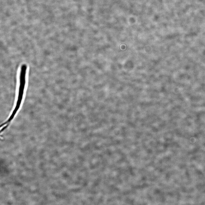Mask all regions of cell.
Here are the masks:
<instances>
[{
    "mask_svg": "<svg viewBox=\"0 0 205 205\" xmlns=\"http://www.w3.org/2000/svg\"><path fill=\"white\" fill-rule=\"evenodd\" d=\"M27 69L25 64L21 66L19 75V85L17 104L20 105L22 101L26 83V75Z\"/></svg>",
    "mask_w": 205,
    "mask_h": 205,
    "instance_id": "6da1fadb",
    "label": "cell"
}]
</instances>
